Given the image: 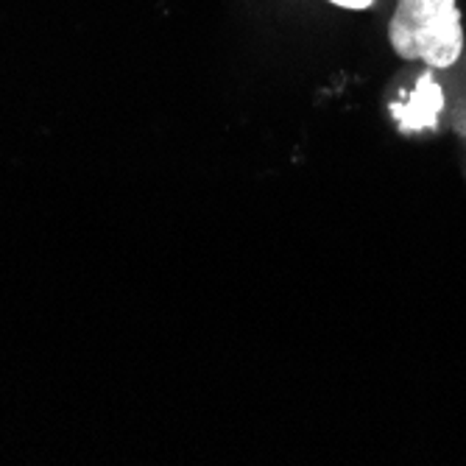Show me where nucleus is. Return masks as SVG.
<instances>
[{"mask_svg": "<svg viewBox=\"0 0 466 466\" xmlns=\"http://www.w3.org/2000/svg\"><path fill=\"white\" fill-rule=\"evenodd\" d=\"M389 42L402 62H421L433 70L452 67L463 54L458 0H397Z\"/></svg>", "mask_w": 466, "mask_h": 466, "instance_id": "nucleus-1", "label": "nucleus"}, {"mask_svg": "<svg viewBox=\"0 0 466 466\" xmlns=\"http://www.w3.org/2000/svg\"><path fill=\"white\" fill-rule=\"evenodd\" d=\"M439 109H441V90L431 78H421L416 93L410 96V104L402 112L397 109V115L405 129H421V126H431L436 120Z\"/></svg>", "mask_w": 466, "mask_h": 466, "instance_id": "nucleus-2", "label": "nucleus"}, {"mask_svg": "<svg viewBox=\"0 0 466 466\" xmlns=\"http://www.w3.org/2000/svg\"><path fill=\"white\" fill-rule=\"evenodd\" d=\"M329 4L341 6V9H352V12H363L374 4V0H329Z\"/></svg>", "mask_w": 466, "mask_h": 466, "instance_id": "nucleus-3", "label": "nucleus"}]
</instances>
